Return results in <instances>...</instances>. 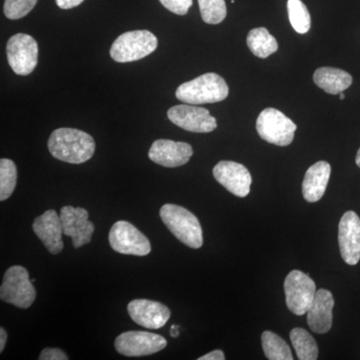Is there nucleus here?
I'll return each mask as SVG.
<instances>
[{
	"mask_svg": "<svg viewBox=\"0 0 360 360\" xmlns=\"http://www.w3.org/2000/svg\"><path fill=\"white\" fill-rule=\"evenodd\" d=\"M47 146L54 158L72 165L86 162L96 151V141L91 135L75 129L54 130Z\"/></svg>",
	"mask_w": 360,
	"mask_h": 360,
	"instance_id": "nucleus-1",
	"label": "nucleus"
},
{
	"mask_svg": "<svg viewBox=\"0 0 360 360\" xmlns=\"http://www.w3.org/2000/svg\"><path fill=\"white\" fill-rule=\"evenodd\" d=\"M229 85L217 73L210 72L184 82L179 86L175 96L187 104L217 103L229 96Z\"/></svg>",
	"mask_w": 360,
	"mask_h": 360,
	"instance_id": "nucleus-2",
	"label": "nucleus"
},
{
	"mask_svg": "<svg viewBox=\"0 0 360 360\" xmlns=\"http://www.w3.org/2000/svg\"><path fill=\"white\" fill-rule=\"evenodd\" d=\"M160 219L169 231L188 248L198 250L203 245L200 220L186 208L176 205H165L160 208Z\"/></svg>",
	"mask_w": 360,
	"mask_h": 360,
	"instance_id": "nucleus-3",
	"label": "nucleus"
},
{
	"mask_svg": "<svg viewBox=\"0 0 360 360\" xmlns=\"http://www.w3.org/2000/svg\"><path fill=\"white\" fill-rule=\"evenodd\" d=\"M158 45L155 35L148 30L124 32L111 45L110 56L116 63H132L153 53Z\"/></svg>",
	"mask_w": 360,
	"mask_h": 360,
	"instance_id": "nucleus-4",
	"label": "nucleus"
},
{
	"mask_svg": "<svg viewBox=\"0 0 360 360\" xmlns=\"http://www.w3.org/2000/svg\"><path fill=\"white\" fill-rule=\"evenodd\" d=\"M37 297V290L30 281L27 270L20 265L9 267L4 274L0 288L2 302L13 304L18 309L32 307Z\"/></svg>",
	"mask_w": 360,
	"mask_h": 360,
	"instance_id": "nucleus-5",
	"label": "nucleus"
},
{
	"mask_svg": "<svg viewBox=\"0 0 360 360\" xmlns=\"http://www.w3.org/2000/svg\"><path fill=\"white\" fill-rule=\"evenodd\" d=\"M257 130L264 141L278 146H288L295 139L296 125L281 111L265 108L258 116Z\"/></svg>",
	"mask_w": 360,
	"mask_h": 360,
	"instance_id": "nucleus-6",
	"label": "nucleus"
},
{
	"mask_svg": "<svg viewBox=\"0 0 360 360\" xmlns=\"http://www.w3.org/2000/svg\"><path fill=\"white\" fill-rule=\"evenodd\" d=\"M286 305L295 315L307 314L316 295L314 281L304 272L292 270L284 281Z\"/></svg>",
	"mask_w": 360,
	"mask_h": 360,
	"instance_id": "nucleus-7",
	"label": "nucleus"
},
{
	"mask_svg": "<svg viewBox=\"0 0 360 360\" xmlns=\"http://www.w3.org/2000/svg\"><path fill=\"white\" fill-rule=\"evenodd\" d=\"M6 56L9 65L16 75H28L37 68L39 45L30 35L18 33L7 41Z\"/></svg>",
	"mask_w": 360,
	"mask_h": 360,
	"instance_id": "nucleus-8",
	"label": "nucleus"
},
{
	"mask_svg": "<svg viewBox=\"0 0 360 360\" xmlns=\"http://www.w3.org/2000/svg\"><path fill=\"white\" fill-rule=\"evenodd\" d=\"M110 245L112 250L122 255L146 257L151 251L148 238L129 221L120 220L111 227Z\"/></svg>",
	"mask_w": 360,
	"mask_h": 360,
	"instance_id": "nucleus-9",
	"label": "nucleus"
},
{
	"mask_svg": "<svg viewBox=\"0 0 360 360\" xmlns=\"http://www.w3.org/2000/svg\"><path fill=\"white\" fill-rule=\"evenodd\" d=\"M115 345L124 356H146L165 349L167 341L163 336L148 331H127L116 338Z\"/></svg>",
	"mask_w": 360,
	"mask_h": 360,
	"instance_id": "nucleus-10",
	"label": "nucleus"
},
{
	"mask_svg": "<svg viewBox=\"0 0 360 360\" xmlns=\"http://www.w3.org/2000/svg\"><path fill=\"white\" fill-rule=\"evenodd\" d=\"M170 122L187 131L208 134L217 129V120L206 108L193 104H179L167 111Z\"/></svg>",
	"mask_w": 360,
	"mask_h": 360,
	"instance_id": "nucleus-11",
	"label": "nucleus"
},
{
	"mask_svg": "<svg viewBox=\"0 0 360 360\" xmlns=\"http://www.w3.org/2000/svg\"><path fill=\"white\" fill-rule=\"evenodd\" d=\"M63 234L72 239L75 248H79L91 241L94 224L89 219L86 210L73 206H65L60 210Z\"/></svg>",
	"mask_w": 360,
	"mask_h": 360,
	"instance_id": "nucleus-12",
	"label": "nucleus"
},
{
	"mask_svg": "<svg viewBox=\"0 0 360 360\" xmlns=\"http://www.w3.org/2000/svg\"><path fill=\"white\" fill-rule=\"evenodd\" d=\"M213 176L229 193L245 198L250 193L252 177L248 168L234 161H220L213 168Z\"/></svg>",
	"mask_w": 360,
	"mask_h": 360,
	"instance_id": "nucleus-13",
	"label": "nucleus"
},
{
	"mask_svg": "<svg viewBox=\"0 0 360 360\" xmlns=\"http://www.w3.org/2000/svg\"><path fill=\"white\" fill-rule=\"evenodd\" d=\"M338 243L340 255L349 265L360 260V219L354 212H347L341 217L338 225Z\"/></svg>",
	"mask_w": 360,
	"mask_h": 360,
	"instance_id": "nucleus-14",
	"label": "nucleus"
},
{
	"mask_svg": "<svg viewBox=\"0 0 360 360\" xmlns=\"http://www.w3.org/2000/svg\"><path fill=\"white\" fill-rule=\"evenodd\" d=\"M193 155V149L186 142L158 139L149 149L148 158L165 167H179L186 165Z\"/></svg>",
	"mask_w": 360,
	"mask_h": 360,
	"instance_id": "nucleus-15",
	"label": "nucleus"
},
{
	"mask_svg": "<svg viewBox=\"0 0 360 360\" xmlns=\"http://www.w3.org/2000/svg\"><path fill=\"white\" fill-rule=\"evenodd\" d=\"M132 321L148 329H158L169 321L170 312L167 305L148 300H134L127 305Z\"/></svg>",
	"mask_w": 360,
	"mask_h": 360,
	"instance_id": "nucleus-16",
	"label": "nucleus"
},
{
	"mask_svg": "<svg viewBox=\"0 0 360 360\" xmlns=\"http://www.w3.org/2000/svg\"><path fill=\"white\" fill-rule=\"evenodd\" d=\"M33 231L42 241L51 255H58L63 250V225L60 217L56 210H51L35 219Z\"/></svg>",
	"mask_w": 360,
	"mask_h": 360,
	"instance_id": "nucleus-17",
	"label": "nucleus"
},
{
	"mask_svg": "<svg viewBox=\"0 0 360 360\" xmlns=\"http://www.w3.org/2000/svg\"><path fill=\"white\" fill-rule=\"evenodd\" d=\"M333 307L335 300L330 291H316L314 302L307 311V323L314 333L323 335L330 330L333 326Z\"/></svg>",
	"mask_w": 360,
	"mask_h": 360,
	"instance_id": "nucleus-18",
	"label": "nucleus"
},
{
	"mask_svg": "<svg viewBox=\"0 0 360 360\" xmlns=\"http://www.w3.org/2000/svg\"><path fill=\"white\" fill-rule=\"evenodd\" d=\"M331 167L326 161H319L307 169L302 184V194L307 202L321 200L330 179Z\"/></svg>",
	"mask_w": 360,
	"mask_h": 360,
	"instance_id": "nucleus-19",
	"label": "nucleus"
},
{
	"mask_svg": "<svg viewBox=\"0 0 360 360\" xmlns=\"http://www.w3.org/2000/svg\"><path fill=\"white\" fill-rule=\"evenodd\" d=\"M314 84L329 94H340L352 84V77L347 71L333 68H321L315 70Z\"/></svg>",
	"mask_w": 360,
	"mask_h": 360,
	"instance_id": "nucleus-20",
	"label": "nucleus"
},
{
	"mask_svg": "<svg viewBox=\"0 0 360 360\" xmlns=\"http://www.w3.org/2000/svg\"><path fill=\"white\" fill-rule=\"evenodd\" d=\"M248 49L257 58H267L278 49L276 37L264 27L253 28L246 39Z\"/></svg>",
	"mask_w": 360,
	"mask_h": 360,
	"instance_id": "nucleus-21",
	"label": "nucleus"
},
{
	"mask_svg": "<svg viewBox=\"0 0 360 360\" xmlns=\"http://www.w3.org/2000/svg\"><path fill=\"white\" fill-rule=\"evenodd\" d=\"M290 340L298 359L315 360L319 357L316 341L309 331L300 328H293L290 333Z\"/></svg>",
	"mask_w": 360,
	"mask_h": 360,
	"instance_id": "nucleus-22",
	"label": "nucleus"
},
{
	"mask_svg": "<svg viewBox=\"0 0 360 360\" xmlns=\"http://www.w3.org/2000/svg\"><path fill=\"white\" fill-rule=\"evenodd\" d=\"M262 347L265 356L270 360H292L290 347L272 331L266 330L262 335Z\"/></svg>",
	"mask_w": 360,
	"mask_h": 360,
	"instance_id": "nucleus-23",
	"label": "nucleus"
},
{
	"mask_svg": "<svg viewBox=\"0 0 360 360\" xmlns=\"http://www.w3.org/2000/svg\"><path fill=\"white\" fill-rule=\"evenodd\" d=\"M288 18L293 30L300 34L309 32L311 25V18L309 9L302 0H288Z\"/></svg>",
	"mask_w": 360,
	"mask_h": 360,
	"instance_id": "nucleus-24",
	"label": "nucleus"
},
{
	"mask_svg": "<svg viewBox=\"0 0 360 360\" xmlns=\"http://www.w3.org/2000/svg\"><path fill=\"white\" fill-rule=\"evenodd\" d=\"M18 182V168L13 160H0V200H6L15 189Z\"/></svg>",
	"mask_w": 360,
	"mask_h": 360,
	"instance_id": "nucleus-25",
	"label": "nucleus"
},
{
	"mask_svg": "<svg viewBox=\"0 0 360 360\" xmlns=\"http://www.w3.org/2000/svg\"><path fill=\"white\" fill-rule=\"evenodd\" d=\"M201 18L208 25H219L226 18L225 0H198Z\"/></svg>",
	"mask_w": 360,
	"mask_h": 360,
	"instance_id": "nucleus-26",
	"label": "nucleus"
},
{
	"mask_svg": "<svg viewBox=\"0 0 360 360\" xmlns=\"http://www.w3.org/2000/svg\"><path fill=\"white\" fill-rule=\"evenodd\" d=\"M37 1L39 0H6L4 14L9 20H20L34 8Z\"/></svg>",
	"mask_w": 360,
	"mask_h": 360,
	"instance_id": "nucleus-27",
	"label": "nucleus"
},
{
	"mask_svg": "<svg viewBox=\"0 0 360 360\" xmlns=\"http://www.w3.org/2000/svg\"><path fill=\"white\" fill-rule=\"evenodd\" d=\"M165 8L177 15H186L193 6V0H160Z\"/></svg>",
	"mask_w": 360,
	"mask_h": 360,
	"instance_id": "nucleus-28",
	"label": "nucleus"
},
{
	"mask_svg": "<svg viewBox=\"0 0 360 360\" xmlns=\"http://www.w3.org/2000/svg\"><path fill=\"white\" fill-rule=\"evenodd\" d=\"M40 360H68V356L58 348H45L40 354Z\"/></svg>",
	"mask_w": 360,
	"mask_h": 360,
	"instance_id": "nucleus-29",
	"label": "nucleus"
},
{
	"mask_svg": "<svg viewBox=\"0 0 360 360\" xmlns=\"http://www.w3.org/2000/svg\"><path fill=\"white\" fill-rule=\"evenodd\" d=\"M84 0H56V4L61 9L75 8L84 2Z\"/></svg>",
	"mask_w": 360,
	"mask_h": 360,
	"instance_id": "nucleus-30",
	"label": "nucleus"
},
{
	"mask_svg": "<svg viewBox=\"0 0 360 360\" xmlns=\"http://www.w3.org/2000/svg\"><path fill=\"white\" fill-rule=\"evenodd\" d=\"M225 356L224 352L221 350L217 349L213 350V352H210V354L203 355V356L200 357L198 360H224Z\"/></svg>",
	"mask_w": 360,
	"mask_h": 360,
	"instance_id": "nucleus-31",
	"label": "nucleus"
},
{
	"mask_svg": "<svg viewBox=\"0 0 360 360\" xmlns=\"http://www.w3.org/2000/svg\"><path fill=\"white\" fill-rule=\"evenodd\" d=\"M7 340V333L4 328H0V352H4Z\"/></svg>",
	"mask_w": 360,
	"mask_h": 360,
	"instance_id": "nucleus-32",
	"label": "nucleus"
},
{
	"mask_svg": "<svg viewBox=\"0 0 360 360\" xmlns=\"http://www.w3.org/2000/svg\"><path fill=\"white\" fill-rule=\"evenodd\" d=\"M179 335V326H172V328H170V335L172 338H177Z\"/></svg>",
	"mask_w": 360,
	"mask_h": 360,
	"instance_id": "nucleus-33",
	"label": "nucleus"
},
{
	"mask_svg": "<svg viewBox=\"0 0 360 360\" xmlns=\"http://www.w3.org/2000/svg\"><path fill=\"white\" fill-rule=\"evenodd\" d=\"M355 161H356L357 167L360 168V148L359 150L357 151L356 158H355Z\"/></svg>",
	"mask_w": 360,
	"mask_h": 360,
	"instance_id": "nucleus-34",
	"label": "nucleus"
},
{
	"mask_svg": "<svg viewBox=\"0 0 360 360\" xmlns=\"http://www.w3.org/2000/svg\"><path fill=\"white\" fill-rule=\"evenodd\" d=\"M345 98V94H343V92H341L340 94V101H343V99Z\"/></svg>",
	"mask_w": 360,
	"mask_h": 360,
	"instance_id": "nucleus-35",
	"label": "nucleus"
}]
</instances>
